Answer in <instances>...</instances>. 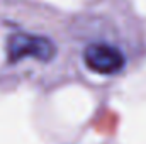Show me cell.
Returning <instances> with one entry per match:
<instances>
[{"mask_svg": "<svg viewBox=\"0 0 146 144\" xmlns=\"http://www.w3.org/2000/svg\"><path fill=\"white\" fill-rule=\"evenodd\" d=\"M7 56L10 63L33 56L37 61H51L56 56V46L51 39L37 34H12L7 41Z\"/></svg>", "mask_w": 146, "mask_h": 144, "instance_id": "1", "label": "cell"}, {"mask_svg": "<svg viewBox=\"0 0 146 144\" xmlns=\"http://www.w3.org/2000/svg\"><path fill=\"white\" fill-rule=\"evenodd\" d=\"M83 61L88 70L99 75H115L126 66V58L119 48L106 42H95L85 48Z\"/></svg>", "mask_w": 146, "mask_h": 144, "instance_id": "2", "label": "cell"}]
</instances>
